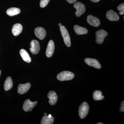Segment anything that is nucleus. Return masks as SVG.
<instances>
[{"label": "nucleus", "instance_id": "obj_1", "mask_svg": "<svg viewBox=\"0 0 124 124\" xmlns=\"http://www.w3.org/2000/svg\"><path fill=\"white\" fill-rule=\"evenodd\" d=\"M75 77L74 73L69 71H63L59 73L57 76V79L60 81L70 80Z\"/></svg>", "mask_w": 124, "mask_h": 124}, {"label": "nucleus", "instance_id": "obj_2", "mask_svg": "<svg viewBox=\"0 0 124 124\" xmlns=\"http://www.w3.org/2000/svg\"><path fill=\"white\" fill-rule=\"evenodd\" d=\"M89 110L88 104L84 102L80 105L78 110L79 116L81 119H84L88 115Z\"/></svg>", "mask_w": 124, "mask_h": 124}, {"label": "nucleus", "instance_id": "obj_3", "mask_svg": "<svg viewBox=\"0 0 124 124\" xmlns=\"http://www.w3.org/2000/svg\"><path fill=\"white\" fill-rule=\"evenodd\" d=\"M60 31L64 44L68 47H70L71 45V40L68 31L66 28L63 26L60 27Z\"/></svg>", "mask_w": 124, "mask_h": 124}, {"label": "nucleus", "instance_id": "obj_4", "mask_svg": "<svg viewBox=\"0 0 124 124\" xmlns=\"http://www.w3.org/2000/svg\"><path fill=\"white\" fill-rule=\"evenodd\" d=\"M95 35L96 42L99 44H101L103 42L104 38L108 36V33L106 31L102 29L97 31Z\"/></svg>", "mask_w": 124, "mask_h": 124}, {"label": "nucleus", "instance_id": "obj_5", "mask_svg": "<svg viewBox=\"0 0 124 124\" xmlns=\"http://www.w3.org/2000/svg\"><path fill=\"white\" fill-rule=\"evenodd\" d=\"M74 7L76 9L75 15L77 17H80L85 12V5L80 2H77L75 3Z\"/></svg>", "mask_w": 124, "mask_h": 124}, {"label": "nucleus", "instance_id": "obj_6", "mask_svg": "<svg viewBox=\"0 0 124 124\" xmlns=\"http://www.w3.org/2000/svg\"><path fill=\"white\" fill-rule=\"evenodd\" d=\"M37 104V101L32 102L29 99H27L24 101L23 106V108L25 112L31 111L32 108H34Z\"/></svg>", "mask_w": 124, "mask_h": 124}, {"label": "nucleus", "instance_id": "obj_7", "mask_svg": "<svg viewBox=\"0 0 124 124\" xmlns=\"http://www.w3.org/2000/svg\"><path fill=\"white\" fill-rule=\"evenodd\" d=\"M87 22L89 24L94 27L99 26L100 24V22L99 19L92 15H89L87 17Z\"/></svg>", "mask_w": 124, "mask_h": 124}, {"label": "nucleus", "instance_id": "obj_8", "mask_svg": "<svg viewBox=\"0 0 124 124\" xmlns=\"http://www.w3.org/2000/svg\"><path fill=\"white\" fill-rule=\"evenodd\" d=\"M31 47L30 48V51L32 54H38L40 50L39 44L38 41L35 40H32L31 41Z\"/></svg>", "mask_w": 124, "mask_h": 124}, {"label": "nucleus", "instance_id": "obj_9", "mask_svg": "<svg viewBox=\"0 0 124 124\" xmlns=\"http://www.w3.org/2000/svg\"><path fill=\"white\" fill-rule=\"evenodd\" d=\"M85 62L89 66L93 67L97 69H100L101 66L98 60L94 59L87 58L85 59Z\"/></svg>", "mask_w": 124, "mask_h": 124}, {"label": "nucleus", "instance_id": "obj_10", "mask_svg": "<svg viewBox=\"0 0 124 124\" xmlns=\"http://www.w3.org/2000/svg\"><path fill=\"white\" fill-rule=\"evenodd\" d=\"M54 47L55 46L53 41L50 40L47 45L46 52V54L47 57L50 58L52 57L54 52Z\"/></svg>", "mask_w": 124, "mask_h": 124}, {"label": "nucleus", "instance_id": "obj_11", "mask_svg": "<svg viewBox=\"0 0 124 124\" xmlns=\"http://www.w3.org/2000/svg\"><path fill=\"white\" fill-rule=\"evenodd\" d=\"M35 33L36 36L40 40H43L46 35L45 30L41 27L36 28L35 30Z\"/></svg>", "mask_w": 124, "mask_h": 124}, {"label": "nucleus", "instance_id": "obj_12", "mask_svg": "<svg viewBox=\"0 0 124 124\" xmlns=\"http://www.w3.org/2000/svg\"><path fill=\"white\" fill-rule=\"evenodd\" d=\"M31 87V84L29 82L26 84H21L18 85L17 91L20 94H23L29 90Z\"/></svg>", "mask_w": 124, "mask_h": 124}, {"label": "nucleus", "instance_id": "obj_13", "mask_svg": "<svg viewBox=\"0 0 124 124\" xmlns=\"http://www.w3.org/2000/svg\"><path fill=\"white\" fill-rule=\"evenodd\" d=\"M47 97L48 98L49 103L51 106L55 105L58 100V97L56 93L54 91H49L48 93Z\"/></svg>", "mask_w": 124, "mask_h": 124}, {"label": "nucleus", "instance_id": "obj_14", "mask_svg": "<svg viewBox=\"0 0 124 124\" xmlns=\"http://www.w3.org/2000/svg\"><path fill=\"white\" fill-rule=\"evenodd\" d=\"M106 16L108 19L110 21H118L119 19V17L118 15L112 10L108 11Z\"/></svg>", "mask_w": 124, "mask_h": 124}, {"label": "nucleus", "instance_id": "obj_15", "mask_svg": "<svg viewBox=\"0 0 124 124\" xmlns=\"http://www.w3.org/2000/svg\"><path fill=\"white\" fill-rule=\"evenodd\" d=\"M23 26L20 23H16L13 26L12 32L14 36H16L19 35L22 32Z\"/></svg>", "mask_w": 124, "mask_h": 124}, {"label": "nucleus", "instance_id": "obj_16", "mask_svg": "<svg viewBox=\"0 0 124 124\" xmlns=\"http://www.w3.org/2000/svg\"><path fill=\"white\" fill-rule=\"evenodd\" d=\"M74 31L78 35H84L88 33V31L86 28L75 25L73 27Z\"/></svg>", "mask_w": 124, "mask_h": 124}, {"label": "nucleus", "instance_id": "obj_17", "mask_svg": "<svg viewBox=\"0 0 124 124\" xmlns=\"http://www.w3.org/2000/svg\"><path fill=\"white\" fill-rule=\"evenodd\" d=\"M54 117L50 114L48 116H44L41 119V124H52L54 122Z\"/></svg>", "mask_w": 124, "mask_h": 124}, {"label": "nucleus", "instance_id": "obj_18", "mask_svg": "<svg viewBox=\"0 0 124 124\" xmlns=\"http://www.w3.org/2000/svg\"><path fill=\"white\" fill-rule=\"evenodd\" d=\"M20 54L23 60H24V62L27 63L31 62V57L26 50L24 49H22L20 50Z\"/></svg>", "mask_w": 124, "mask_h": 124}, {"label": "nucleus", "instance_id": "obj_19", "mask_svg": "<svg viewBox=\"0 0 124 124\" xmlns=\"http://www.w3.org/2000/svg\"><path fill=\"white\" fill-rule=\"evenodd\" d=\"M13 86V81L12 78L10 77L7 78L5 81L4 88L6 91H7L12 88Z\"/></svg>", "mask_w": 124, "mask_h": 124}, {"label": "nucleus", "instance_id": "obj_20", "mask_svg": "<svg viewBox=\"0 0 124 124\" xmlns=\"http://www.w3.org/2000/svg\"><path fill=\"white\" fill-rule=\"evenodd\" d=\"M20 13V9L19 8L12 7L7 10L6 14L9 16H13L17 15Z\"/></svg>", "mask_w": 124, "mask_h": 124}, {"label": "nucleus", "instance_id": "obj_21", "mask_svg": "<svg viewBox=\"0 0 124 124\" xmlns=\"http://www.w3.org/2000/svg\"><path fill=\"white\" fill-rule=\"evenodd\" d=\"M93 98L96 101L103 100L104 96L102 95V93L100 90H95L94 91L93 94Z\"/></svg>", "mask_w": 124, "mask_h": 124}, {"label": "nucleus", "instance_id": "obj_22", "mask_svg": "<svg viewBox=\"0 0 124 124\" xmlns=\"http://www.w3.org/2000/svg\"><path fill=\"white\" fill-rule=\"evenodd\" d=\"M117 9L120 11L119 14L121 15H123L124 14V3L120 4L117 7Z\"/></svg>", "mask_w": 124, "mask_h": 124}, {"label": "nucleus", "instance_id": "obj_23", "mask_svg": "<svg viewBox=\"0 0 124 124\" xmlns=\"http://www.w3.org/2000/svg\"><path fill=\"white\" fill-rule=\"evenodd\" d=\"M50 0H41L40 1V6L41 8H44L47 6Z\"/></svg>", "mask_w": 124, "mask_h": 124}, {"label": "nucleus", "instance_id": "obj_24", "mask_svg": "<svg viewBox=\"0 0 124 124\" xmlns=\"http://www.w3.org/2000/svg\"><path fill=\"white\" fill-rule=\"evenodd\" d=\"M121 107H120V111L121 112H124V101H123L121 102Z\"/></svg>", "mask_w": 124, "mask_h": 124}, {"label": "nucleus", "instance_id": "obj_25", "mask_svg": "<svg viewBox=\"0 0 124 124\" xmlns=\"http://www.w3.org/2000/svg\"><path fill=\"white\" fill-rule=\"evenodd\" d=\"M77 0H67V1L70 4L75 3Z\"/></svg>", "mask_w": 124, "mask_h": 124}, {"label": "nucleus", "instance_id": "obj_26", "mask_svg": "<svg viewBox=\"0 0 124 124\" xmlns=\"http://www.w3.org/2000/svg\"><path fill=\"white\" fill-rule=\"evenodd\" d=\"M90 0L93 2H99L100 0Z\"/></svg>", "mask_w": 124, "mask_h": 124}, {"label": "nucleus", "instance_id": "obj_27", "mask_svg": "<svg viewBox=\"0 0 124 124\" xmlns=\"http://www.w3.org/2000/svg\"><path fill=\"white\" fill-rule=\"evenodd\" d=\"M97 124H103V123H102V122H98V123H97Z\"/></svg>", "mask_w": 124, "mask_h": 124}, {"label": "nucleus", "instance_id": "obj_28", "mask_svg": "<svg viewBox=\"0 0 124 124\" xmlns=\"http://www.w3.org/2000/svg\"><path fill=\"white\" fill-rule=\"evenodd\" d=\"M59 26H60V27H61V26H62V23H59Z\"/></svg>", "mask_w": 124, "mask_h": 124}, {"label": "nucleus", "instance_id": "obj_29", "mask_svg": "<svg viewBox=\"0 0 124 124\" xmlns=\"http://www.w3.org/2000/svg\"><path fill=\"white\" fill-rule=\"evenodd\" d=\"M44 116H46L47 115V113H44Z\"/></svg>", "mask_w": 124, "mask_h": 124}, {"label": "nucleus", "instance_id": "obj_30", "mask_svg": "<svg viewBox=\"0 0 124 124\" xmlns=\"http://www.w3.org/2000/svg\"><path fill=\"white\" fill-rule=\"evenodd\" d=\"M1 70H0V75H1Z\"/></svg>", "mask_w": 124, "mask_h": 124}]
</instances>
